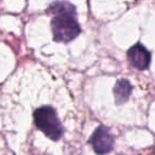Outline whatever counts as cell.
Listing matches in <instances>:
<instances>
[{
	"instance_id": "obj_1",
	"label": "cell",
	"mask_w": 155,
	"mask_h": 155,
	"mask_svg": "<svg viewBox=\"0 0 155 155\" xmlns=\"http://www.w3.org/2000/svg\"><path fill=\"white\" fill-rule=\"evenodd\" d=\"M48 14L52 16L51 29L55 41L67 43L80 34L75 8L69 2H53L48 8Z\"/></svg>"
},
{
	"instance_id": "obj_2",
	"label": "cell",
	"mask_w": 155,
	"mask_h": 155,
	"mask_svg": "<svg viewBox=\"0 0 155 155\" xmlns=\"http://www.w3.org/2000/svg\"><path fill=\"white\" fill-rule=\"evenodd\" d=\"M34 123L47 137L52 140H58L63 136V125L51 106H41L33 114Z\"/></svg>"
},
{
	"instance_id": "obj_3",
	"label": "cell",
	"mask_w": 155,
	"mask_h": 155,
	"mask_svg": "<svg viewBox=\"0 0 155 155\" xmlns=\"http://www.w3.org/2000/svg\"><path fill=\"white\" fill-rule=\"evenodd\" d=\"M114 136L104 127H98L91 138V143L94 151L99 155L107 154L110 152L114 147Z\"/></svg>"
},
{
	"instance_id": "obj_4",
	"label": "cell",
	"mask_w": 155,
	"mask_h": 155,
	"mask_svg": "<svg viewBox=\"0 0 155 155\" xmlns=\"http://www.w3.org/2000/svg\"><path fill=\"white\" fill-rule=\"evenodd\" d=\"M127 58L136 69L144 70L150 65L151 54L141 44H136L127 51Z\"/></svg>"
},
{
	"instance_id": "obj_5",
	"label": "cell",
	"mask_w": 155,
	"mask_h": 155,
	"mask_svg": "<svg viewBox=\"0 0 155 155\" xmlns=\"http://www.w3.org/2000/svg\"><path fill=\"white\" fill-rule=\"evenodd\" d=\"M132 93V85L125 79H121L116 82L114 87V97L116 104H123L129 100Z\"/></svg>"
}]
</instances>
